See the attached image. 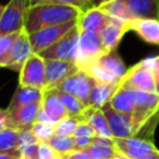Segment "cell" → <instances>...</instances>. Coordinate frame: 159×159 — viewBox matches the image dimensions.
<instances>
[{
    "instance_id": "7c38bea8",
    "label": "cell",
    "mask_w": 159,
    "mask_h": 159,
    "mask_svg": "<svg viewBox=\"0 0 159 159\" xmlns=\"http://www.w3.org/2000/svg\"><path fill=\"white\" fill-rule=\"evenodd\" d=\"M102 111L108 120L109 128L113 134V139H124V138H130L135 137V129H134V123L133 118L129 114L120 113L111 107L109 103L102 107Z\"/></svg>"
},
{
    "instance_id": "8d00e7d4",
    "label": "cell",
    "mask_w": 159,
    "mask_h": 159,
    "mask_svg": "<svg viewBox=\"0 0 159 159\" xmlns=\"http://www.w3.org/2000/svg\"><path fill=\"white\" fill-rule=\"evenodd\" d=\"M154 78H155V86H157V93L159 94V56H158V61L154 68Z\"/></svg>"
},
{
    "instance_id": "ba28073f",
    "label": "cell",
    "mask_w": 159,
    "mask_h": 159,
    "mask_svg": "<svg viewBox=\"0 0 159 159\" xmlns=\"http://www.w3.org/2000/svg\"><path fill=\"white\" fill-rule=\"evenodd\" d=\"M77 24H78V20L70 21V22L61 24V25L47 26V27H43L35 32L29 34L34 53H41L42 51H45L46 48L56 43L66 34H68L75 26H77Z\"/></svg>"
},
{
    "instance_id": "484cf974",
    "label": "cell",
    "mask_w": 159,
    "mask_h": 159,
    "mask_svg": "<svg viewBox=\"0 0 159 159\" xmlns=\"http://www.w3.org/2000/svg\"><path fill=\"white\" fill-rule=\"evenodd\" d=\"M47 143L61 155H67V154L76 152V144H75L73 137H65V135L53 134Z\"/></svg>"
},
{
    "instance_id": "e0dca14e",
    "label": "cell",
    "mask_w": 159,
    "mask_h": 159,
    "mask_svg": "<svg viewBox=\"0 0 159 159\" xmlns=\"http://www.w3.org/2000/svg\"><path fill=\"white\" fill-rule=\"evenodd\" d=\"M119 155L120 154L114 149V145L91 144L86 149L63 155V159H118Z\"/></svg>"
},
{
    "instance_id": "2e32d148",
    "label": "cell",
    "mask_w": 159,
    "mask_h": 159,
    "mask_svg": "<svg viewBox=\"0 0 159 159\" xmlns=\"http://www.w3.org/2000/svg\"><path fill=\"white\" fill-rule=\"evenodd\" d=\"M81 122H87L94 130L97 137L102 138H108L113 139L112 130L109 128L108 120L102 111V108H93V107H87L86 111L82 113L80 117Z\"/></svg>"
},
{
    "instance_id": "5b68a950",
    "label": "cell",
    "mask_w": 159,
    "mask_h": 159,
    "mask_svg": "<svg viewBox=\"0 0 159 159\" xmlns=\"http://www.w3.org/2000/svg\"><path fill=\"white\" fill-rule=\"evenodd\" d=\"M106 50L103 47L99 34L89 32V31H80L78 40V52L76 65L80 70H84L88 66L97 63L99 58L106 55Z\"/></svg>"
},
{
    "instance_id": "83f0119b",
    "label": "cell",
    "mask_w": 159,
    "mask_h": 159,
    "mask_svg": "<svg viewBox=\"0 0 159 159\" xmlns=\"http://www.w3.org/2000/svg\"><path fill=\"white\" fill-rule=\"evenodd\" d=\"M80 122H81L80 117L68 116L55 125V134L65 135V137H73V134L76 132V128L80 124Z\"/></svg>"
},
{
    "instance_id": "52a82bcc",
    "label": "cell",
    "mask_w": 159,
    "mask_h": 159,
    "mask_svg": "<svg viewBox=\"0 0 159 159\" xmlns=\"http://www.w3.org/2000/svg\"><path fill=\"white\" fill-rule=\"evenodd\" d=\"M78 40H80V29L78 24L68 34H66L56 43L39 53L45 60H63L76 62L78 52Z\"/></svg>"
},
{
    "instance_id": "d4e9b609",
    "label": "cell",
    "mask_w": 159,
    "mask_h": 159,
    "mask_svg": "<svg viewBox=\"0 0 159 159\" xmlns=\"http://www.w3.org/2000/svg\"><path fill=\"white\" fill-rule=\"evenodd\" d=\"M52 89H55V92L57 93V96H58L60 101L62 102V104H63V107H65V109H66L68 116H71V117H81L82 113L86 111L87 106L83 102H81L78 98H76L75 96L68 94V93H66L63 91H60L57 88H52Z\"/></svg>"
},
{
    "instance_id": "836d02e7",
    "label": "cell",
    "mask_w": 159,
    "mask_h": 159,
    "mask_svg": "<svg viewBox=\"0 0 159 159\" xmlns=\"http://www.w3.org/2000/svg\"><path fill=\"white\" fill-rule=\"evenodd\" d=\"M73 137H88V138H94L97 137L93 128L87 123V122H80V124L76 128V132Z\"/></svg>"
},
{
    "instance_id": "f1b7e54d",
    "label": "cell",
    "mask_w": 159,
    "mask_h": 159,
    "mask_svg": "<svg viewBox=\"0 0 159 159\" xmlns=\"http://www.w3.org/2000/svg\"><path fill=\"white\" fill-rule=\"evenodd\" d=\"M109 104L113 109H116L120 113L133 116V107H132L130 102L128 101V98L124 96V93L119 88L116 92V94L112 97V99L109 101Z\"/></svg>"
},
{
    "instance_id": "4fadbf2b",
    "label": "cell",
    "mask_w": 159,
    "mask_h": 159,
    "mask_svg": "<svg viewBox=\"0 0 159 159\" xmlns=\"http://www.w3.org/2000/svg\"><path fill=\"white\" fill-rule=\"evenodd\" d=\"M46 65V88L52 89L58 87L70 76L76 73L80 68L76 62L63 60H45Z\"/></svg>"
},
{
    "instance_id": "ffe728a7",
    "label": "cell",
    "mask_w": 159,
    "mask_h": 159,
    "mask_svg": "<svg viewBox=\"0 0 159 159\" xmlns=\"http://www.w3.org/2000/svg\"><path fill=\"white\" fill-rule=\"evenodd\" d=\"M41 108L43 109V112L47 114V117L55 125L58 122H61L62 119H65L66 117H68V114H67L62 102L60 101L57 93L55 92V89H45L43 98L41 102Z\"/></svg>"
},
{
    "instance_id": "9c48e42d",
    "label": "cell",
    "mask_w": 159,
    "mask_h": 159,
    "mask_svg": "<svg viewBox=\"0 0 159 159\" xmlns=\"http://www.w3.org/2000/svg\"><path fill=\"white\" fill-rule=\"evenodd\" d=\"M32 53H34V51H32V46L30 42L29 32L26 30H22L19 34H16V36L7 51V55L5 57L2 67H7V68L20 73L22 67L25 66L26 61L31 57Z\"/></svg>"
},
{
    "instance_id": "d590c367",
    "label": "cell",
    "mask_w": 159,
    "mask_h": 159,
    "mask_svg": "<svg viewBox=\"0 0 159 159\" xmlns=\"http://www.w3.org/2000/svg\"><path fill=\"white\" fill-rule=\"evenodd\" d=\"M10 127V113L7 109H0V132Z\"/></svg>"
},
{
    "instance_id": "d6986e66",
    "label": "cell",
    "mask_w": 159,
    "mask_h": 159,
    "mask_svg": "<svg viewBox=\"0 0 159 159\" xmlns=\"http://www.w3.org/2000/svg\"><path fill=\"white\" fill-rule=\"evenodd\" d=\"M109 20V16L99 10L97 6L82 12V15L78 19V29L80 31H89L101 34L103 27L107 25Z\"/></svg>"
},
{
    "instance_id": "8992f818",
    "label": "cell",
    "mask_w": 159,
    "mask_h": 159,
    "mask_svg": "<svg viewBox=\"0 0 159 159\" xmlns=\"http://www.w3.org/2000/svg\"><path fill=\"white\" fill-rule=\"evenodd\" d=\"M114 149L128 159H159V150L152 140L144 138H124L113 139Z\"/></svg>"
},
{
    "instance_id": "5bb4252c",
    "label": "cell",
    "mask_w": 159,
    "mask_h": 159,
    "mask_svg": "<svg viewBox=\"0 0 159 159\" xmlns=\"http://www.w3.org/2000/svg\"><path fill=\"white\" fill-rule=\"evenodd\" d=\"M128 31H130V30H129V25L127 21L109 16L107 25L103 27V30L99 34L106 52L117 51V47H118L122 37Z\"/></svg>"
},
{
    "instance_id": "ee69618b",
    "label": "cell",
    "mask_w": 159,
    "mask_h": 159,
    "mask_svg": "<svg viewBox=\"0 0 159 159\" xmlns=\"http://www.w3.org/2000/svg\"><path fill=\"white\" fill-rule=\"evenodd\" d=\"M106 1H111V0H101V2H106Z\"/></svg>"
},
{
    "instance_id": "74e56055",
    "label": "cell",
    "mask_w": 159,
    "mask_h": 159,
    "mask_svg": "<svg viewBox=\"0 0 159 159\" xmlns=\"http://www.w3.org/2000/svg\"><path fill=\"white\" fill-rule=\"evenodd\" d=\"M158 120H159V106H158V109H157V113H155V116L149 120V123L148 124H152V129L155 127V124L158 123Z\"/></svg>"
},
{
    "instance_id": "4dcf8cb0",
    "label": "cell",
    "mask_w": 159,
    "mask_h": 159,
    "mask_svg": "<svg viewBox=\"0 0 159 159\" xmlns=\"http://www.w3.org/2000/svg\"><path fill=\"white\" fill-rule=\"evenodd\" d=\"M45 4H56V5H66L80 9L82 12L94 7L93 0H46Z\"/></svg>"
},
{
    "instance_id": "ab89813d",
    "label": "cell",
    "mask_w": 159,
    "mask_h": 159,
    "mask_svg": "<svg viewBox=\"0 0 159 159\" xmlns=\"http://www.w3.org/2000/svg\"><path fill=\"white\" fill-rule=\"evenodd\" d=\"M27 1H29V5H30V7H31V6L42 5V4H45V2H46V0H27Z\"/></svg>"
},
{
    "instance_id": "b9f144b4",
    "label": "cell",
    "mask_w": 159,
    "mask_h": 159,
    "mask_svg": "<svg viewBox=\"0 0 159 159\" xmlns=\"http://www.w3.org/2000/svg\"><path fill=\"white\" fill-rule=\"evenodd\" d=\"M4 7H5V5H0V17H1V15H2V11H4Z\"/></svg>"
},
{
    "instance_id": "6da1fadb",
    "label": "cell",
    "mask_w": 159,
    "mask_h": 159,
    "mask_svg": "<svg viewBox=\"0 0 159 159\" xmlns=\"http://www.w3.org/2000/svg\"><path fill=\"white\" fill-rule=\"evenodd\" d=\"M81 15L82 11L73 6L56 4H42L37 6H31L27 11L25 30L31 34L47 26L77 21Z\"/></svg>"
},
{
    "instance_id": "cb8c5ba5",
    "label": "cell",
    "mask_w": 159,
    "mask_h": 159,
    "mask_svg": "<svg viewBox=\"0 0 159 159\" xmlns=\"http://www.w3.org/2000/svg\"><path fill=\"white\" fill-rule=\"evenodd\" d=\"M98 63H99L101 66H103L106 70H108L111 73H113L118 80H122V78L125 76L127 71H128V68L125 67L123 60H122L120 56L117 53V51L107 52L106 55H103V56L99 58Z\"/></svg>"
},
{
    "instance_id": "603a6c76",
    "label": "cell",
    "mask_w": 159,
    "mask_h": 159,
    "mask_svg": "<svg viewBox=\"0 0 159 159\" xmlns=\"http://www.w3.org/2000/svg\"><path fill=\"white\" fill-rule=\"evenodd\" d=\"M0 153L20 157V130L7 128L0 132Z\"/></svg>"
},
{
    "instance_id": "ac0fdd59",
    "label": "cell",
    "mask_w": 159,
    "mask_h": 159,
    "mask_svg": "<svg viewBox=\"0 0 159 159\" xmlns=\"http://www.w3.org/2000/svg\"><path fill=\"white\" fill-rule=\"evenodd\" d=\"M129 30L134 31L142 40L152 45H159V20L135 19L128 22Z\"/></svg>"
},
{
    "instance_id": "9a60e30c",
    "label": "cell",
    "mask_w": 159,
    "mask_h": 159,
    "mask_svg": "<svg viewBox=\"0 0 159 159\" xmlns=\"http://www.w3.org/2000/svg\"><path fill=\"white\" fill-rule=\"evenodd\" d=\"M40 109H41V102H36V103L24 104L12 111H9L10 127L19 130L30 129L32 124L36 122Z\"/></svg>"
},
{
    "instance_id": "f546056e",
    "label": "cell",
    "mask_w": 159,
    "mask_h": 159,
    "mask_svg": "<svg viewBox=\"0 0 159 159\" xmlns=\"http://www.w3.org/2000/svg\"><path fill=\"white\" fill-rule=\"evenodd\" d=\"M30 130L34 133V135L37 138V140L40 143H47L50 140V138L55 134V125L35 122L32 124V127L30 128Z\"/></svg>"
},
{
    "instance_id": "4316f807",
    "label": "cell",
    "mask_w": 159,
    "mask_h": 159,
    "mask_svg": "<svg viewBox=\"0 0 159 159\" xmlns=\"http://www.w3.org/2000/svg\"><path fill=\"white\" fill-rule=\"evenodd\" d=\"M82 71L87 72L97 82H103V83H119L120 82V80H118L113 73H111L108 70H106L98 62L88 66L87 68H84Z\"/></svg>"
},
{
    "instance_id": "3957f363",
    "label": "cell",
    "mask_w": 159,
    "mask_h": 159,
    "mask_svg": "<svg viewBox=\"0 0 159 159\" xmlns=\"http://www.w3.org/2000/svg\"><path fill=\"white\" fill-rule=\"evenodd\" d=\"M158 61V56L148 57L128 68L125 76L120 80L119 87H130L145 92L157 93L154 68Z\"/></svg>"
},
{
    "instance_id": "60d3db41",
    "label": "cell",
    "mask_w": 159,
    "mask_h": 159,
    "mask_svg": "<svg viewBox=\"0 0 159 159\" xmlns=\"http://www.w3.org/2000/svg\"><path fill=\"white\" fill-rule=\"evenodd\" d=\"M20 159H37V158H34V157H29V155L20 154Z\"/></svg>"
},
{
    "instance_id": "d6a6232c",
    "label": "cell",
    "mask_w": 159,
    "mask_h": 159,
    "mask_svg": "<svg viewBox=\"0 0 159 159\" xmlns=\"http://www.w3.org/2000/svg\"><path fill=\"white\" fill-rule=\"evenodd\" d=\"M15 35H6V36H0V67H2L5 57L7 55V51L15 39Z\"/></svg>"
},
{
    "instance_id": "7bdbcfd3",
    "label": "cell",
    "mask_w": 159,
    "mask_h": 159,
    "mask_svg": "<svg viewBox=\"0 0 159 159\" xmlns=\"http://www.w3.org/2000/svg\"><path fill=\"white\" fill-rule=\"evenodd\" d=\"M118 159H128V158H125V157H122V155H119V158Z\"/></svg>"
},
{
    "instance_id": "f35d334b",
    "label": "cell",
    "mask_w": 159,
    "mask_h": 159,
    "mask_svg": "<svg viewBox=\"0 0 159 159\" xmlns=\"http://www.w3.org/2000/svg\"><path fill=\"white\" fill-rule=\"evenodd\" d=\"M0 159H20V157H19V155H15V154L0 153Z\"/></svg>"
},
{
    "instance_id": "e575fe53",
    "label": "cell",
    "mask_w": 159,
    "mask_h": 159,
    "mask_svg": "<svg viewBox=\"0 0 159 159\" xmlns=\"http://www.w3.org/2000/svg\"><path fill=\"white\" fill-rule=\"evenodd\" d=\"M40 142L37 138L34 135V133L30 129H22L20 130V148L25 145H32V144H39Z\"/></svg>"
},
{
    "instance_id": "8fae6325",
    "label": "cell",
    "mask_w": 159,
    "mask_h": 159,
    "mask_svg": "<svg viewBox=\"0 0 159 159\" xmlns=\"http://www.w3.org/2000/svg\"><path fill=\"white\" fill-rule=\"evenodd\" d=\"M92 83H93V78L87 72L78 70L76 73L70 76L66 81H63L56 88L60 91H63L68 94L75 96L76 98H78L81 102H83L88 107Z\"/></svg>"
},
{
    "instance_id": "1f68e13d",
    "label": "cell",
    "mask_w": 159,
    "mask_h": 159,
    "mask_svg": "<svg viewBox=\"0 0 159 159\" xmlns=\"http://www.w3.org/2000/svg\"><path fill=\"white\" fill-rule=\"evenodd\" d=\"M37 159H63L48 143H40L37 148Z\"/></svg>"
},
{
    "instance_id": "7402d4cb",
    "label": "cell",
    "mask_w": 159,
    "mask_h": 159,
    "mask_svg": "<svg viewBox=\"0 0 159 159\" xmlns=\"http://www.w3.org/2000/svg\"><path fill=\"white\" fill-rule=\"evenodd\" d=\"M43 92L45 89L35 88V87H24V86H17L7 111H12L20 106L29 104V103H36V102H42L43 98Z\"/></svg>"
},
{
    "instance_id": "30bf717a",
    "label": "cell",
    "mask_w": 159,
    "mask_h": 159,
    "mask_svg": "<svg viewBox=\"0 0 159 159\" xmlns=\"http://www.w3.org/2000/svg\"><path fill=\"white\" fill-rule=\"evenodd\" d=\"M19 86L46 88V65L45 58L39 53H32L19 73Z\"/></svg>"
},
{
    "instance_id": "7a4b0ae2",
    "label": "cell",
    "mask_w": 159,
    "mask_h": 159,
    "mask_svg": "<svg viewBox=\"0 0 159 159\" xmlns=\"http://www.w3.org/2000/svg\"><path fill=\"white\" fill-rule=\"evenodd\" d=\"M97 7L108 16L127 22L135 19L159 20V0H111L99 2Z\"/></svg>"
},
{
    "instance_id": "277c9868",
    "label": "cell",
    "mask_w": 159,
    "mask_h": 159,
    "mask_svg": "<svg viewBox=\"0 0 159 159\" xmlns=\"http://www.w3.org/2000/svg\"><path fill=\"white\" fill-rule=\"evenodd\" d=\"M29 9L27 0H10L0 17V36L15 35L25 30Z\"/></svg>"
},
{
    "instance_id": "44dd1931",
    "label": "cell",
    "mask_w": 159,
    "mask_h": 159,
    "mask_svg": "<svg viewBox=\"0 0 159 159\" xmlns=\"http://www.w3.org/2000/svg\"><path fill=\"white\" fill-rule=\"evenodd\" d=\"M119 88V83H103L93 80L91 93H89V103L88 107L102 108L116 94Z\"/></svg>"
}]
</instances>
